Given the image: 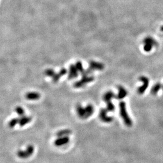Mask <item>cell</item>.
I'll list each match as a JSON object with an SVG mask.
<instances>
[{"instance_id":"6da1fadb","label":"cell","mask_w":163,"mask_h":163,"mask_svg":"<svg viewBox=\"0 0 163 163\" xmlns=\"http://www.w3.org/2000/svg\"><path fill=\"white\" fill-rule=\"evenodd\" d=\"M119 110L120 114L122 119L124 120L125 124L127 127H131L132 125V122L127 113L126 104L124 101H121L119 103Z\"/></svg>"},{"instance_id":"7a4b0ae2","label":"cell","mask_w":163,"mask_h":163,"mask_svg":"<svg viewBox=\"0 0 163 163\" xmlns=\"http://www.w3.org/2000/svg\"><path fill=\"white\" fill-rule=\"evenodd\" d=\"M114 97H116V95L112 91H108L106 92L104 95L103 99L107 104V110L108 111L112 112L115 109L114 106L111 101V99Z\"/></svg>"},{"instance_id":"3957f363","label":"cell","mask_w":163,"mask_h":163,"mask_svg":"<svg viewBox=\"0 0 163 163\" xmlns=\"http://www.w3.org/2000/svg\"><path fill=\"white\" fill-rule=\"evenodd\" d=\"M34 148L33 145H29L25 150H19L17 152V155L21 158H27L31 156L34 153Z\"/></svg>"},{"instance_id":"277c9868","label":"cell","mask_w":163,"mask_h":163,"mask_svg":"<svg viewBox=\"0 0 163 163\" xmlns=\"http://www.w3.org/2000/svg\"><path fill=\"white\" fill-rule=\"evenodd\" d=\"M143 43H144V50L146 52L150 51L154 46L157 45V42L150 37L146 38L144 40Z\"/></svg>"},{"instance_id":"5b68a950","label":"cell","mask_w":163,"mask_h":163,"mask_svg":"<svg viewBox=\"0 0 163 163\" xmlns=\"http://www.w3.org/2000/svg\"><path fill=\"white\" fill-rule=\"evenodd\" d=\"M94 77L92 76H84L79 81H76L74 84V87L75 88H79L83 87L86 84L91 82L94 80Z\"/></svg>"},{"instance_id":"8992f818","label":"cell","mask_w":163,"mask_h":163,"mask_svg":"<svg viewBox=\"0 0 163 163\" xmlns=\"http://www.w3.org/2000/svg\"><path fill=\"white\" fill-rule=\"evenodd\" d=\"M108 110L107 109L102 108L100 109L99 112V118L104 123H110L113 120V118L112 116H108L107 115Z\"/></svg>"},{"instance_id":"52a82bcc","label":"cell","mask_w":163,"mask_h":163,"mask_svg":"<svg viewBox=\"0 0 163 163\" xmlns=\"http://www.w3.org/2000/svg\"><path fill=\"white\" fill-rule=\"evenodd\" d=\"M140 80L143 82V85L138 88V93L139 94L142 95L145 92L149 86V79L144 76H142L139 78Z\"/></svg>"},{"instance_id":"ba28073f","label":"cell","mask_w":163,"mask_h":163,"mask_svg":"<svg viewBox=\"0 0 163 163\" xmlns=\"http://www.w3.org/2000/svg\"><path fill=\"white\" fill-rule=\"evenodd\" d=\"M70 141V139L68 136H64L58 137L55 141L54 144L57 147L61 146L68 144Z\"/></svg>"},{"instance_id":"9c48e42d","label":"cell","mask_w":163,"mask_h":163,"mask_svg":"<svg viewBox=\"0 0 163 163\" xmlns=\"http://www.w3.org/2000/svg\"><path fill=\"white\" fill-rule=\"evenodd\" d=\"M78 70L76 66L74 65H71L70 67V70L68 75V79L71 80L75 78H77L78 75Z\"/></svg>"},{"instance_id":"30bf717a","label":"cell","mask_w":163,"mask_h":163,"mask_svg":"<svg viewBox=\"0 0 163 163\" xmlns=\"http://www.w3.org/2000/svg\"><path fill=\"white\" fill-rule=\"evenodd\" d=\"M41 96L38 92H29L26 95V98L28 100H36L40 99Z\"/></svg>"},{"instance_id":"8fae6325","label":"cell","mask_w":163,"mask_h":163,"mask_svg":"<svg viewBox=\"0 0 163 163\" xmlns=\"http://www.w3.org/2000/svg\"><path fill=\"white\" fill-rule=\"evenodd\" d=\"M118 88V95L116 96V98L119 100L123 99L125 97H126V96L127 95V91L122 86H119Z\"/></svg>"},{"instance_id":"7c38bea8","label":"cell","mask_w":163,"mask_h":163,"mask_svg":"<svg viewBox=\"0 0 163 163\" xmlns=\"http://www.w3.org/2000/svg\"><path fill=\"white\" fill-rule=\"evenodd\" d=\"M85 108V119L89 118L94 112V107L91 104H88Z\"/></svg>"},{"instance_id":"4fadbf2b","label":"cell","mask_w":163,"mask_h":163,"mask_svg":"<svg viewBox=\"0 0 163 163\" xmlns=\"http://www.w3.org/2000/svg\"><path fill=\"white\" fill-rule=\"evenodd\" d=\"M32 120V117L30 116H23L19 119V124L21 127L24 126L25 125L28 124Z\"/></svg>"},{"instance_id":"5bb4252c","label":"cell","mask_w":163,"mask_h":163,"mask_svg":"<svg viewBox=\"0 0 163 163\" xmlns=\"http://www.w3.org/2000/svg\"><path fill=\"white\" fill-rule=\"evenodd\" d=\"M76 111L79 117L83 119H85V108L80 105H77L76 106Z\"/></svg>"},{"instance_id":"9a60e30c","label":"cell","mask_w":163,"mask_h":163,"mask_svg":"<svg viewBox=\"0 0 163 163\" xmlns=\"http://www.w3.org/2000/svg\"><path fill=\"white\" fill-rule=\"evenodd\" d=\"M89 68L91 69L92 70H101L104 69V65L102 63L95 62H90Z\"/></svg>"},{"instance_id":"2e32d148","label":"cell","mask_w":163,"mask_h":163,"mask_svg":"<svg viewBox=\"0 0 163 163\" xmlns=\"http://www.w3.org/2000/svg\"><path fill=\"white\" fill-rule=\"evenodd\" d=\"M67 70L64 68H62L61 70L59 71V73L56 74L54 77H53V81L54 82H57L59 81V79L63 75H64L67 73Z\"/></svg>"},{"instance_id":"e0dca14e","label":"cell","mask_w":163,"mask_h":163,"mask_svg":"<svg viewBox=\"0 0 163 163\" xmlns=\"http://www.w3.org/2000/svg\"><path fill=\"white\" fill-rule=\"evenodd\" d=\"M71 132H72V131L70 129H62V130H61L58 131L56 134V135L58 137L68 136V135H70L71 134Z\"/></svg>"},{"instance_id":"ac0fdd59","label":"cell","mask_w":163,"mask_h":163,"mask_svg":"<svg viewBox=\"0 0 163 163\" xmlns=\"http://www.w3.org/2000/svg\"><path fill=\"white\" fill-rule=\"evenodd\" d=\"M161 84L159 83L155 84L151 89V93L153 95H156L158 91L161 89Z\"/></svg>"},{"instance_id":"d6986e66","label":"cell","mask_w":163,"mask_h":163,"mask_svg":"<svg viewBox=\"0 0 163 163\" xmlns=\"http://www.w3.org/2000/svg\"><path fill=\"white\" fill-rule=\"evenodd\" d=\"M15 111L16 112V113L20 117H22L25 115V110L23 109V108L20 106H17L15 108Z\"/></svg>"},{"instance_id":"ffe728a7","label":"cell","mask_w":163,"mask_h":163,"mask_svg":"<svg viewBox=\"0 0 163 163\" xmlns=\"http://www.w3.org/2000/svg\"><path fill=\"white\" fill-rule=\"evenodd\" d=\"M19 119L17 118H13L12 119L9 123V127L12 128L13 127H14L17 124H19Z\"/></svg>"},{"instance_id":"44dd1931","label":"cell","mask_w":163,"mask_h":163,"mask_svg":"<svg viewBox=\"0 0 163 163\" xmlns=\"http://www.w3.org/2000/svg\"><path fill=\"white\" fill-rule=\"evenodd\" d=\"M56 73L55 72L53 71V70L52 69H47L45 71V75L46 76H47L48 77H53L55 75Z\"/></svg>"},{"instance_id":"7402d4cb","label":"cell","mask_w":163,"mask_h":163,"mask_svg":"<svg viewBox=\"0 0 163 163\" xmlns=\"http://www.w3.org/2000/svg\"><path fill=\"white\" fill-rule=\"evenodd\" d=\"M76 67L77 70H78V71H79L81 74L84 71V70H83V68L82 67V63H81V62H77L76 63Z\"/></svg>"},{"instance_id":"603a6c76","label":"cell","mask_w":163,"mask_h":163,"mask_svg":"<svg viewBox=\"0 0 163 163\" xmlns=\"http://www.w3.org/2000/svg\"><path fill=\"white\" fill-rule=\"evenodd\" d=\"M161 31H162L163 32V26H162V27L161 28Z\"/></svg>"}]
</instances>
